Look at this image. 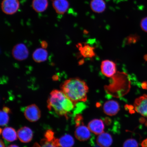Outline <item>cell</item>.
Here are the masks:
<instances>
[{"mask_svg": "<svg viewBox=\"0 0 147 147\" xmlns=\"http://www.w3.org/2000/svg\"><path fill=\"white\" fill-rule=\"evenodd\" d=\"M53 7L57 13L63 14L67 11L69 7V3L67 0H54Z\"/></svg>", "mask_w": 147, "mask_h": 147, "instance_id": "obj_13", "label": "cell"}, {"mask_svg": "<svg viewBox=\"0 0 147 147\" xmlns=\"http://www.w3.org/2000/svg\"><path fill=\"white\" fill-rule=\"evenodd\" d=\"M101 70L105 76L108 78H112L114 76L116 73V65L115 62L111 61L104 60L101 63Z\"/></svg>", "mask_w": 147, "mask_h": 147, "instance_id": "obj_8", "label": "cell"}, {"mask_svg": "<svg viewBox=\"0 0 147 147\" xmlns=\"http://www.w3.org/2000/svg\"><path fill=\"white\" fill-rule=\"evenodd\" d=\"M134 106L136 111L147 117V95L144 94L136 99Z\"/></svg>", "mask_w": 147, "mask_h": 147, "instance_id": "obj_7", "label": "cell"}, {"mask_svg": "<svg viewBox=\"0 0 147 147\" xmlns=\"http://www.w3.org/2000/svg\"><path fill=\"white\" fill-rule=\"evenodd\" d=\"M18 0H3L1 8L5 13L11 15L15 13L19 8Z\"/></svg>", "mask_w": 147, "mask_h": 147, "instance_id": "obj_5", "label": "cell"}, {"mask_svg": "<svg viewBox=\"0 0 147 147\" xmlns=\"http://www.w3.org/2000/svg\"><path fill=\"white\" fill-rule=\"evenodd\" d=\"M142 147H147V139L145 140L142 143Z\"/></svg>", "mask_w": 147, "mask_h": 147, "instance_id": "obj_26", "label": "cell"}, {"mask_svg": "<svg viewBox=\"0 0 147 147\" xmlns=\"http://www.w3.org/2000/svg\"><path fill=\"white\" fill-rule=\"evenodd\" d=\"M7 147H19L18 146H17V145L15 144H12L10 145V146H9Z\"/></svg>", "mask_w": 147, "mask_h": 147, "instance_id": "obj_28", "label": "cell"}, {"mask_svg": "<svg viewBox=\"0 0 147 147\" xmlns=\"http://www.w3.org/2000/svg\"><path fill=\"white\" fill-rule=\"evenodd\" d=\"M96 142L97 144L101 147H109L113 142V139L110 134L103 133L98 135Z\"/></svg>", "mask_w": 147, "mask_h": 147, "instance_id": "obj_14", "label": "cell"}, {"mask_svg": "<svg viewBox=\"0 0 147 147\" xmlns=\"http://www.w3.org/2000/svg\"><path fill=\"white\" fill-rule=\"evenodd\" d=\"M144 60L147 61V55H145L144 57Z\"/></svg>", "mask_w": 147, "mask_h": 147, "instance_id": "obj_29", "label": "cell"}, {"mask_svg": "<svg viewBox=\"0 0 147 147\" xmlns=\"http://www.w3.org/2000/svg\"><path fill=\"white\" fill-rule=\"evenodd\" d=\"M81 54L84 57L91 58L95 56L94 49L93 47L86 44L83 45L82 44H79L78 45Z\"/></svg>", "mask_w": 147, "mask_h": 147, "instance_id": "obj_17", "label": "cell"}, {"mask_svg": "<svg viewBox=\"0 0 147 147\" xmlns=\"http://www.w3.org/2000/svg\"><path fill=\"white\" fill-rule=\"evenodd\" d=\"M48 4V0H33L32 6L36 11L42 12L46 10Z\"/></svg>", "mask_w": 147, "mask_h": 147, "instance_id": "obj_18", "label": "cell"}, {"mask_svg": "<svg viewBox=\"0 0 147 147\" xmlns=\"http://www.w3.org/2000/svg\"><path fill=\"white\" fill-rule=\"evenodd\" d=\"M139 36L136 35H133L129 36L127 38V40L129 43H135L139 40Z\"/></svg>", "mask_w": 147, "mask_h": 147, "instance_id": "obj_24", "label": "cell"}, {"mask_svg": "<svg viewBox=\"0 0 147 147\" xmlns=\"http://www.w3.org/2000/svg\"><path fill=\"white\" fill-rule=\"evenodd\" d=\"M140 26L142 30L147 33V16L141 20Z\"/></svg>", "mask_w": 147, "mask_h": 147, "instance_id": "obj_23", "label": "cell"}, {"mask_svg": "<svg viewBox=\"0 0 147 147\" xmlns=\"http://www.w3.org/2000/svg\"><path fill=\"white\" fill-rule=\"evenodd\" d=\"M1 134L3 138L9 142H13L17 138V133L16 130L12 127H5L2 130L1 128Z\"/></svg>", "mask_w": 147, "mask_h": 147, "instance_id": "obj_12", "label": "cell"}, {"mask_svg": "<svg viewBox=\"0 0 147 147\" xmlns=\"http://www.w3.org/2000/svg\"><path fill=\"white\" fill-rule=\"evenodd\" d=\"M58 139L56 138L53 140L50 141L46 139H42L40 144L36 143L33 147H61L58 142Z\"/></svg>", "mask_w": 147, "mask_h": 147, "instance_id": "obj_20", "label": "cell"}, {"mask_svg": "<svg viewBox=\"0 0 147 147\" xmlns=\"http://www.w3.org/2000/svg\"><path fill=\"white\" fill-rule=\"evenodd\" d=\"M142 87L143 89L147 90V82H143L142 84Z\"/></svg>", "mask_w": 147, "mask_h": 147, "instance_id": "obj_25", "label": "cell"}, {"mask_svg": "<svg viewBox=\"0 0 147 147\" xmlns=\"http://www.w3.org/2000/svg\"><path fill=\"white\" fill-rule=\"evenodd\" d=\"M17 135L18 138L21 142L27 143L32 141L33 133L30 128L24 126L18 130Z\"/></svg>", "mask_w": 147, "mask_h": 147, "instance_id": "obj_11", "label": "cell"}, {"mask_svg": "<svg viewBox=\"0 0 147 147\" xmlns=\"http://www.w3.org/2000/svg\"><path fill=\"white\" fill-rule=\"evenodd\" d=\"M0 144H1V147H5L4 143L1 139V143H0Z\"/></svg>", "mask_w": 147, "mask_h": 147, "instance_id": "obj_27", "label": "cell"}, {"mask_svg": "<svg viewBox=\"0 0 147 147\" xmlns=\"http://www.w3.org/2000/svg\"><path fill=\"white\" fill-rule=\"evenodd\" d=\"M88 127L92 133L98 135L103 133L105 129L103 121L100 119H93L90 121Z\"/></svg>", "mask_w": 147, "mask_h": 147, "instance_id": "obj_10", "label": "cell"}, {"mask_svg": "<svg viewBox=\"0 0 147 147\" xmlns=\"http://www.w3.org/2000/svg\"><path fill=\"white\" fill-rule=\"evenodd\" d=\"M75 120L76 127L75 131V137L81 141L88 140L90 138L91 131L88 127L84 125L83 123L82 116L77 115Z\"/></svg>", "mask_w": 147, "mask_h": 147, "instance_id": "obj_3", "label": "cell"}, {"mask_svg": "<svg viewBox=\"0 0 147 147\" xmlns=\"http://www.w3.org/2000/svg\"><path fill=\"white\" fill-rule=\"evenodd\" d=\"M61 88L66 96L75 104L87 100L89 88L86 82L81 79H69L63 83Z\"/></svg>", "mask_w": 147, "mask_h": 147, "instance_id": "obj_1", "label": "cell"}, {"mask_svg": "<svg viewBox=\"0 0 147 147\" xmlns=\"http://www.w3.org/2000/svg\"><path fill=\"white\" fill-rule=\"evenodd\" d=\"M76 105L61 90H57L51 92L47 100V107L49 111L61 116L67 117Z\"/></svg>", "mask_w": 147, "mask_h": 147, "instance_id": "obj_2", "label": "cell"}, {"mask_svg": "<svg viewBox=\"0 0 147 147\" xmlns=\"http://www.w3.org/2000/svg\"><path fill=\"white\" fill-rule=\"evenodd\" d=\"M24 114L27 119L31 122H35L41 117V111L35 104L27 107L24 111Z\"/></svg>", "mask_w": 147, "mask_h": 147, "instance_id": "obj_4", "label": "cell"}, {"mask_svg": "<svg viewBox=\"0 0 147 147\" xmlns=\"http://www.w3.org/2000/svg\"><path fill=\"white\" fill-rule=\"evenodd\" d=\"M138 144L136 140L130 139L125 141L123 147H138Z\"/></svg>", "mask_w": 147, "mask_h": 147, "instance_id": "obj_22", "label": "cell"}, {"mask_svg": "<svg viewBox=\"0 0 147 147\" xmlns=\"http://www.w3.org/2000/svg\"><path fill=\"white\" fill-rule=\"evenodd\" d=\"M12 54L16 59L22 61L26 59L28 56L29 51L25 45L20 43L14 46L13 49Z\"/></svg>", "mask_w": 147, "mask_h": 147, "instance_id": "obj_6", "label": "cell"}, {"mask_svg": "<svg viewBox=\"0 0 147 147\" xmlns=\"http://www.w3.org/2000/svg\"><path fill=\"white\" fill-rule=\"evenodd\" d=\"M90 7L93 12L100 13L105 10L106 5L104 0H91Z\"/></svg>", "mask_w": 147, "mask_h": 147, "instance_id": "obj_15", "label": "cell"}, {"mask_svg": "<svg viewBox=\"0 0 147 147\" xmlns=\"http://www.w3.org/2000/svg\"><path fill=\"white\" fill-rule=\"evenodd\" d=\"M119 110L120 106L119 103L114 100L107 101L103 106L104 113L111 116L116 115Z\"/></svg>", "mask_w": 147, "mask_h": 147, "instance_id": "obj_9", "label": "cell"}, {"mask_svg": "<svg viewBox=\"0 0 147 147\" xmlns=\"http://www.w3.org/2000/svg\"><path fill=\"white\" fill-rule=\"evenodd\" d=\"M58 141L61 147H72L75 143L73 138L69 134L62 136L58 139Z\"/></svg>", "mask_w": 147, "mask_h": 147, "instance_id": "obj_19", "label": "cell"}, {"mask_svg": "<svg viewBox=\"0 0 147 147\" xmlns=\"http://www.w3.org/2000/svg\"><path fill=\"white\" fill-rule=\"evenodd\" d=\"M48 55L47 51L45 49L39 48L34 51L32 55V57L35 61L40 63L47 60Z\"/></svg>", "mask_w": 147, "mask_h": 147, "instance_id": "obj_16", "label": "cell"}, {"mask_svg": "<svg viewBox=\"0 0 147 147\" xmlns=\"http://www.w3.org/2000/svg\"><path fill=\"white\" fill-rule=\"evenodd\" d=\"M11 112L10 110L8 107H5L3 108V110H1V126H4L8 123L9 119V114Z\"/></svg>", "mask_w": 147, "mask_h": 147, "instance_id": "obj_21", "label": "cell"}]
</instances>
